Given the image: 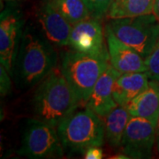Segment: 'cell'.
<instances>
[{"label": "cell", "instance_id": "cell-1", "mask_svg": "<svg viewBox=\"0 0 159 159\" xmlns=\"http://www.w3.org/2000/svg\"><path fill=\"white\" fill-rule=\"evenodd\" d=\"M57 52L40 29L26 27L23 29L13 68V78L21 89H28L56 68Z\"/></svg>", "mask_w": 159, "mask_h": 159}, {"label": "cell", "instance_id": "cell-2", "mask_svg": "<svg viewBox=\"0 0 159 159\" xmlns=\"http://www.w3.org/2000/svg\"><path fill=\"white\" fill-rule=\"evenodd\" d=\"M80 104L61 70L57 68L40 82L32 98L34 118L56 127Z\"/></svg>", "mask_w": 159, "mask_h": 159}, {"label": "cell", "instance_id": "cell-3", "mask_svg": "<svg viewBox=\"0 0 159 159\" xmlns=\"http://www.w3.org/2000/svg\"><path fill=\"white\" fill-rule=\"evenodd\" d=\"M77 109L57 127L64 149L73 153H84L90 147H102L105 140L102 118L88 106Z\"/></svg>", "mask_w": 159, "mask_h": 159}, {"label": "cell", "instance_id": "cell-4", "mask_svg": "<svg viewBox=\"0 0 159 159\" xmlns=\"http://www.w3.org/2000/svg\"><path fill=\"white\" fill-rule=\"evenodd\" d=\"M110 65L109 51L92 55L71 51L64 54L60 70L80 103L85 104L98 79Z\"/></svg>", "mask_w": 159, "mask_h": 159}, {"label": "cell", "instance_id": "cell-5", "mask_svg": "<svg viewBox=\"0 0 159 159\" xmlns=\"http://www.w3.org/2000/svg\"><path fill=\"white\" fill-rule=\"evenodd\" d=\"M116 36L146 59L159 39V21L153 13L111 19L108 23Z\"/></svg>", "mask_w": 159, "mask_h": 159}, {"label": "cell", "instance_id": "cell-6", "mask_svg": "<svg viewBox=\"0 0 159 159\" xmlns=\"http://www.w3.org/2000/svg\"><path fill=\"white\" fill-rule=\"evenodd\" d=\"M64 150L56 126L35 118L28 120L19 155L33 159L59 158Z\"/></svg>", "mask_w": 159, "mask_h": 159}, {"label": "cell", "instance_id": "cell-7", "mask_svg": "<svg viewBox=\"0 0 159 159\" xmlns=\"http://www.w3.org/2000/svg\"><path fill=\"white\" fill-rule=\"evenodd\" d=\"M157 142V125L148 119L131 116L122 138L123 153L130 158H149Z\"/></svg>", "mask_w": 159, "mask_h": 159}, {"label": "cell", "instance_id": "cell-8", "mask_svg": "<svg viewBox=\"0 0 159 159\" xmlns=\"http://www.w3.org/2000/svg\"><path fill=\"white\" fill-rule=\"evenodd\" d=\"M23 20L18 9L8 6L0 15V61L13 78V68L23 32Z\"/></svg>", "mask_w": 159, "mask_h": 159}, {"label": "cell", "instance_id": "cell-9", "mask_svg": "<svg viewBox=\"0 0 159 159\" xmlns=\"http://www.w3.org/2000/svg\"><path fill=\"white\" fill-rule=\"evenodd\" d=\"M40 31L51 44L57 47L69 45L72 25L53 6L51 0L44 1L36 11Z\"/></svg>", "mask_w": 159, "mask_h": 159}, {"label": "cell", "instance_id": "cell-10", "mask_svg": "<svg viewBox=\"0 0 159 159\" xmlns=\"http://www.w3.org/2000/svg\"><path fill=\"white\" fill-rule=\"evenodd\" d=\"M103 33L98 19L89 18L72 27L69 46L73 51L97 55L108 51L103 41Z\"/></svg>", "mask_w": 159, "mask_h": 159}, {"label": "cell", "instance_id": "cell-11", "mask_svg": "<svg viewBox=\"0 0 159 159\" xmlns=\"http://www.w3.org/2000/svg\"><path fill=\"white\" fill-rule=\"evenodd\" d=\"M104 36L111 65L120 74L147 71L145 59L142 55L119 40L109 24L105 26Z\"/></svg>", "mask_w": 159, "mask_h": 159}, {"label": "cell", "instance_id": "cell-12", "mask_svg": "<svg viewBox=\"0 0 159 159\" xmlns=\"http://www.w3.org/2000/svg\"><path fill=\"white\" fill-rule=\"evenodd\" d=\"M120 74L118 70L110 65L98 79L90 97L86 102V106L101 118H104L118 105L113 98V85Z\"/></svg>", "mask_w": 159, "mask_h": 159}, {"label": "cell", "instance_id": "cell-13", "mask_svg": "<svg viewBox=\"0 0 159 159\" xmlns=\"http://www.w3.org/2000/svg\"><path fill=\"white\" fill-rule=\"evenodd\" d=\"M149 77L147 72L121 74L113 85V98L118 105L126 106L135 97L148 89Z\"/></svg>", "mask_w": 159, "mask_h": 159}, {"label": "cell", "instance_id": "cell-14", "mask_svg": "<svg viewBox=\"0 0 159 159\" xmlns=\"http://www.w3.org/2000/svg\"><path fill=\"white\" fill-rule=\"evenodd\" d=\"M131 116L140 117L157 125L159 118V81L150 80L149 85L126 106Z\"/></svg>", "mask_w": 159, "mask_h": 159}, {"label": "cell", "instance_id": "cell-15", "mask_svg": "<svg viewBox=\"0 0 159 159\" xmlns=\"http://www.w3.org/2000/svg\"><path fill=\"white\" fill-rule=\"evenodd\" d=\"M130 118L127 109L122 105H117L103 118L105 139L111 146L121 147L122 138Z\"/></svg>", "mask_w": 159, "mask_h": 159}, {"label": "cell", "instance_id": "cell-16", "mask_svg": "<svg viewBox=\"0 0 159 159\" xmlns=\"http://www.w3.org/2000/svg\"><path fill=\"white\" fill-rule=\"evenodd\" d=\"M155 0H111L107 17L120 19L153 13Z\"/></svg>", "mask_w": 159, "mask_h": 159}, {"label": "cell", "instance_id": "cell-17", "mask_svg": "<svg viewBox=\"0 0 159 159\" xmlns=\"http://www.w3.org/2000/svg\"><path fill=\"white\" fill-rule=\"evenodd\" d=\"M53 6L72 26L90 18L83 0H51Z\"/></svg>", "mask_w": 159, "mask_h": 159}, {"label": "cell", "instance_id": "cell-18", "mask_svg": "<svg viewBox=\"0 0 159 159\" xmlns=\"http://www.w3.org/2000/svg\"><path fill=\"white\" fill-rule=\"evenodd\" d=\"M83 2L90 13V17L100 20L107 14L111 0H83Z\"/></svg>", "mask_w": 159, "mask_h": 159}, {"label": "cell", "instance_id": "cell-19", "mask_svg": "<svg viewBox=\"0 0 159 159\" xmlns=\"http://www.w3.org/2000/svg\"><path fill=\"white\" fill-rule=\"evenodd\" d=\"M147 74L150 80L159 81V39L152 51L145 59Z\"/></svg>", "mask_w": 159, "mask_h": 159}, {"label": "cell", "instance_id": "cell-20", "mask_svg": "<svg viewBox=\"0 0 159 159\" xmlns=\"http://www.w3.org/2000/svg\"><path fill=\"white\" fill-rule=\"evenodd\" d=\"M11 74L8 73L6 68L1 64L0 66V92L2 97L7 96L11 89Z\"/></svg>", "mask_w": 159, "mask_h": 159}, {"label": "cell", "instance_id": "cell-21", "mask_svg": "<svg viewBox=\"0 0 159 159\" xmlns=\"http://www.w3.org/2000/svg\"><path fill=\"white\" fill-rule=\"evenodd\" d=\"M102 157H103V151L99 146L90 147L84 152V158L101 159Z\"/></svg>", "mask_w": 159, "mask_h": 159}, {"label": "cell", "instance_id": "cell-22", "mask_svg": "<svg viewBox=\"0 0 159 159\" xmlns=\"http://www.w3.org/2000/svg\"><path fill=\"white\" fill-rule=\"evenodd\" d=\"M153 14L159 21V0H155V2H154Z\"/></svg>", "mask_w": 159, "mask_h": 159}, {"label": "cell", "instance_id": "cell-23", "mask_svg": "<svg viewBox=\"0 0 159 159\" xmlns=\"http://www.w3.org/2000/svg\"><path fill=\"white\" fill-rule=\"evenodd\" d=\"M156 147L157 150L159 152V118L157 120V142H156Z\"/></svg>", "mask_w": 159, "mask_h": 159}, {"label": "cell", "instance_id": "cell-24", "mask_svg": "<svg viewBox=\"0 0 159 159\" xmlns=\"http://www.w3.org/2000/svg\"><path fill=\"white\" fill-rule=\"evenodd\" d=\"M111 158H117V159H129L130 157H128V156H126L125 153H122V154H118V155H116L115 157H111Z\"/></svg>", "mask_w": 159, "mask_h": 159}, {"label": "cell", "instance_id": "cell-25", "mask_svg": "<svg viewBox=\"0 0 159 159\" xmlns=\"http://www.w3.org/2000/svg\"><path fill=\"white\" fill-rule=\"evenodd\" d=\"M7 1H15V0H7Z\"/></svg>", "mask_w": 159, "mask_h": 159}]
</instances>
